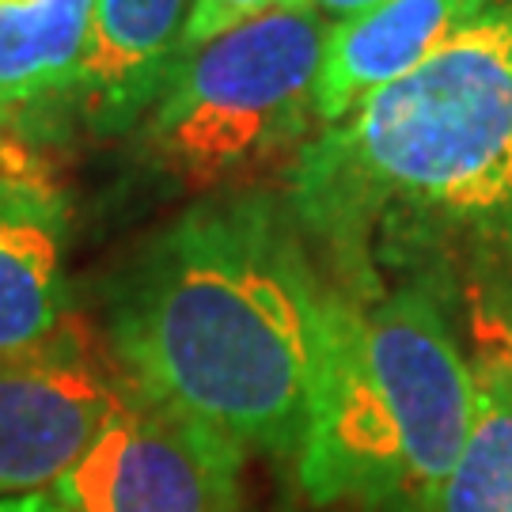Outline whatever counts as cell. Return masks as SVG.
I'll return each instance as SVG.
<instances>
[{
    "mask_svg": "<svg viewBox=\"0 0 512 512\" xmlns=\"http://www.w3.org/2000/svg\"><path fill=\"white\" fill-rule=\"evenodd\" d=\"M327 315L330 281L285 194L243 186L186 205L103 285L114 368L247 456H296Z\"/></svg>",
    "mask_w": 512,
    "mask_h": 512,
    "instance_id": "obj_1",
    "label": "cell"
},
{
    "mask_svg": "<svg viewBox=\"0 0 512 512\" xmlns=\"http://www.w3.org/2000/svg\"><path fill=\"white\" fill-rule=\"evenodd\" d=\"M285 202L338 289H372L429 251L512 266V0L319 126Z\"/></svg>",
    "mask_w": 512,
    "mask_h": 512,
    "instance_id": "obj_2",
    "label": "cell"
},
{
    "mask_svg": "<svg viewBox=\"0 0 512 512\" xmlns=\"http://www.w3.org/2000/svg\"><path fill=\"white\" fill-rule=\"evenodd\" d=\"M471 410L475 361L429 281L330 285L296 482L323 509L437 512Z\"/></svg>",
    "mask_w": 512,
    "mask_h": 512,
    "instance_id": "obj_3",
    "label": "cell"
},
{
    "mask_svg": "<svg viewBox=\"0 0 512 512\" xmlns=\"http://www.w3.org/2000/svg\"><path fill=\"white\" fill-rule=\"evenodd\" d=\"M330 19L281 4L194 46L129 137L145 167L183 190L220 194L300 152Z\"/></svg>",
    "mask_w": 512,
    "mask_h": 512,
    "instance_id": "obj_4",
    "label": "cell"
},
{
    "mask_svg": "<svg viewBox=\"0 0 512 512\" xmlns=\"http://www.w3.org/2000/svg\"><path fill=\"white\" fill-rule=\"evenodd\" d=\"M247 459L236 440L122 376L107 418L50 497L61 512H243Z\"/></svg>",
    "mask_w": 512,
    "mask_h": 512,
    "instance_id": "obj_5",
    "label": "cell"
},
{
    "mask_svg": "<svg viewBox=\"0 0 512 512\" xmlns=\"http://www.w3.org/2000/svg\"><path fill=\"white\" fill-rule=\"evenodd\" d=\"M118 380L80 327L31 353H0V501L54 490L107 418Z\"/></svg>",
    "mask_w": 512,
    "mask_h": 512,
    "instance_id": "obj_6",
    "label": "cell"
},
{
    "mask_svg": "<svg viewBox=\"0 0 512 512\" xmlns=\"http://www.w3.org/2000/svg\"><path fill=\"white\" fill-rule=\"evenodd\" d=\"M194 0H92L65 99V126L114 141L141 126L190 54Z\"/></svg>",
    "mask_w": 512,
    "mask_h": 512,
    "instance_id": "obj_7",
    "label": "cell"
},
{
    "mask_svg": "<svg viewBox=\"0 0 512 512\" xmlns=\"http://www.w3.org/2000/svg\"><path fill=\"white\" fill-rule=\"evenodd\" d=\"M69 209L31 167H0V353H31L76 330L65 270Z\"/></svg>",
    "mask_w": 512,
    "mask_h": 512,
    "instance_id": "obj_8",
    "label": "cell"
},
{
    "mask_svg": "<svg viewBox=\"0 0 512 512\" xmlns=\"http://www.w3.org/2000/svg\"><path fill=\"white\" fill-rule=\"evenodd\" d=\"M490 4L497 0H380L330 23L315 76L319 126L346 118L368 95L403 80Z\"/></svg>",
    "mask_w": 512,
    "mask_h": 512,
    "instance_id": "obj_9",
    "label": "cell"
},
{
    "mask_svg": "<svg viewBox=\"0 0 512 512\" xmlns=\"http://www.w3.org/2000/svg\"><path fill=\"white\" fill-rule=\"evenodd\" d=\"M92 0H0V167L65 122Z\"/></svg>",
    "mask_w": 512,
    "mask_h": 512,
    "instance_id": "obj_10",
    "label": "cell"
},
{
    "mask_svg": "<svg viewBox=\"0 0 512 512\" xmlns=\"http://www.w3.org/2000/svg\"><path fill=\"white\" fill-rule=\"evenodd\" d=\"M471 342L475 410L437 512H512V357L486 338Z\"/></svg>",
    "mask_w": 512,
    "mask_h": 512,
    "instance_id": "obj_11",
    "label": "cell"
},
{
    "mask_svg": "<svg viewBox=\"0 0 512 512\" xmlns=\"http://www.w3.org/2000/svg\"><path fill=\"white\" fill-rule=\"evenodd\" d=\"M471 338H486L512 357V266L482 274L467 293Z\"/></svg>",
    "mask_w": 512,
    "mask_h": 512,
    "instance_id": "obj_12",
    "label": "cell"
},
{
    "mask_svg": "<svg viewBox=\"0 0 512 512\" xmlns=\"http://www.w3.org/2000/svg\"><path fill=\"white\" fill-rule=\"evenodd\" d=\"M281 4H304V0H194V12H190V50L202 46L209 38L232 31L247 19L262 16V12H274Z\"/></svg>",
    "mask_w": 512,
    "mask_h": 512,
    "instance_id": "obj_13",
    "label": "cell"
},
{
    "mask_svg": "<svg viewBox=\"0 0 512 512\" xmlns=\"http://www.w3.org/2000/svg\"><path fill=\"white\" fill-rule=\"evenodd\" d=\"M304 4H311V8H315L319 16H327L330 23H338V19L357 16V12H365V8L380 4V0H304Z\"/></svg>",
    "mask_w": 512,
    "mask_h": 512,
    "instance_id": "obj_14",
    "label": "cell"
},
{
    "mask_svg": "<svg viewBox=\"0 0 512 512\" xmlns=\"http://www.w3.org/2000/svg\"><path fill=\"white\" fill-rule=\"evenodd\" d=\"M0 512H61L50 494H27V497H12V501H0Z\"/></svg>",
    "mask_w": 512,
    "mask_h": 512,
    "instance_id": "obj_15",
    "label": "cell"
}]
</instances>
